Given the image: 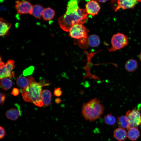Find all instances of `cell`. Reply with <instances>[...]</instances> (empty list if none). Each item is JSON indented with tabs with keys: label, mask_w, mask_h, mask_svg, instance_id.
Listing matches in <instances>:
<instances>
[{
	"label": "cell",
	"mask_w": 141,
	"mask_h": 141,
	"mask_svg": "<svg viewBox=\"0 0 141 141\" xmlns=\"http://www.w3.org/2000/svg\"><path fill=\"white\" fill-rule=\"evenodd\" d=\"M78 4V0H70L65 13L58 18L59 26L63 30L68 32L74 25L83 24L86 21L87 14L84 9L79 8Z\"/></svg>",
	"instance_id": "1"
},
{
	"label": "cell",
	"mask_w": 141,
	"mask_h": 141,
	"mask_svg": "<svg viewBox=\"0 0 141 141\" xmlns=\"http://www.w3.org/2000/svg\"><path fill=\"white\" fill-rule=\"evenodd\" d=\"M104 110L100 101L95 98L83 104L81 113L86 120L92 122L101 118Z\"/></svg>",
	"instance_id": "2"
},
{
	"label": "cell",
	"mask_w": 141,
	"mask_h": 141,
	"mask_svg": "<svg viewBox=\"0 0 141 141\" xmlns=\"http://www.w3.org/2000/svg\"><path fill=\"white\" fill-rule=\"evenodd\" d=\"M42 85L40 83L34 82L28 86L21 90L24 100L32 103L39 107L43 105L41 97Z\"/></svg>",
	"instance_id": "3"
},
{
	"label": "cell",
	"mask_w": 141,
	"mask_h": 141,
	"mask_svg": "<svg viewBox=\"0 0 141 141\" xmlns=\"http://www.w3.org/2000/svg\"><path fill=\"white\" fill-rule=\"evenodd\" d=\"M128 37L124 33L118 32L112 37L111 39V46L108 48L109 52H113L121 49L127 46L129 43Z\"/></svg>",
	"instance_id": "4"
},
{
	"label": "cell",
	"mask_w": 141,
	"mask_h": 141,
	"mask_svg": "<svg viewBox=\"0 0 141 141\" xmlns=\"http://www.w3.org/2000/svg\"><path fill=\"white\" fill-rule=\"evenodd\" d=\"M69 36L74 39H78L87 38L89 30L82 24H76L73 26L69 31Z\"/></svg>",
	"instance_id": "5"
},
{
	"label": "cell",
	"mask_w": 141,
	"mask_h": 141,
	"mask_svg": "<svg viewBox=\"0 0 141 141\" xmlns=\"http://www.w3.org/2000/svg\"><path fill=\"white\" fill-rule=\"evenodd\" d=\"M126 116L129 119L130 127H136L141 125V115L140 109H133L131 111L128 110Z\"/></svg>",
	"instance_id": "6"
},
{
	"label": "cell",
	"mask_w": 141,
	"mask_h": 141,
	"mask_svg": "<svg viewBox=\"0 0 141 141\" xmlns=\"http://www.w3.org/2000/svg\"><path fill=\"white\" fill-rule=\"evenodd\" d=\"M15 8L19 14L31 15L33 6L29 2L17 1L15 2Z\"/></svg>",
	"instance_id": "7"
},
{
	"label": "cell",
	"mask_w": 141,
	"mask_h": 141,
	"mask_svg": "<svg viewBox=\"0 0 141 141\" xmlns=\"http://www.w3.org/2000/svg\"><path fill=\"white\" fill-rule=\"evenodd\" d=\"M85 10L87 14L94 16L98 14L101 7L96 0H90L86 4Z\"/></svg>",
	"instance_id": "8"
},
{
	"label": "cell",
	"mask_w": 141,
	"mask_h": 141,
	"mask_svg": "<svg viewBox=\"0 0 141 141\" xmlns=\"http://www.w3.org/2000/svg\"><path fill=\"white\" fill-rule=\"evenodd\" d=\"M138 0H117V5L115 9V11L121 9H126L133 8Z\"/></svg>",
	"instance_id": "9"
},
{
	"label": "cell",
	"mask_w": 141,
	"mask_h": 141,
	"mask_svg": "<svg viewBox=\"0 0 141 141\" xmlns=\"http://www.w3.org/2000/svg\"><path fill=\"white\" fill-rule=\"evenodd\" d=\"M34 81V78L32 76L27 78L21 76L17 78L16 83L19 87L23 89L28 86Z\"/></svg>",
	"instance_id": "10"
},
{
	"label": "cell",
	"mask_w": 141,
	"mask_h": 141,
	"mask_svg": "<svg viewBox=\"0 0 141 141\" xmlns=\"http://www.w3.org/2000/svg\"><path fill=\"white\" fill-rule=\"evenodd\" d=\"M15 105L17 109L12 108L7 111L5 113L6 117L9 119L13 121L16 120L21 115V111L19 106L17 104Z\"/></svg>",
	"instance_id": "11"
},
{
	"label": "cell",
	"mask_w": 141,
	"mask_h": 141,
	"mask_svg": "<svg viewBox=\"0 0 141 141\" xmlns=\"http://www.w3.org/2000/svg\"><path fill=\"white\" fill-rule=\"evenodd\" d=\"M0 36H8L9 34V31L11 26V24L1 17L0 19Z\"/></svg>",
	"instance_id": "12"
},
{
	"label": "cell",
	"mask_w": 141,
	"mask_h": 141,
	"mask_svg": "<svg viewBox=\"0 0 141 141\" xmlns=\"http://www.w3.org/2000/svg\"><path fill=\"white\" fill-rule=\"evenodd\" d=\"M52 94L50 91L48 90L44 89L42 91L41 97L45 107L50 105L51 100Z\"/></svg>",
	"instance_id": "13"
},
{
	"label": "cell",
	"mask_w": 141,
	"mask_h": 141,
	"mask_svg": "<svg viewBox=\"0 0 141 141\" xmlns=\"http://www.w3.org/2000/svg\"><path fill=\"white\" fill-rule=\"evenodd\" d=\"M114 138L118 141H123L126 138L127 134L126 131L121 127L115 129L113 133Z\"/></svg>",
	"instance_id": "14"
},
{
	"label": "cell",
	"mask_w": 141,
	"mask_h": 141,
	"mask_svg": "<svg viewBox=\"0 0 141 141\" xmlns=\"http://www.w3.org/2000/svg\"><path fill=\"white\" fill-rule=\"evenodd\" d=\"M0 78L2 79L9 77L10 78L14 76V74L13 72H9L5 67L4 63L0 60Z\"/></svg>",
	"instance_id": "15"
},
{
	"label": "cell",
	"mask_w": 141,
	"mask_h": 141,
	"mask_svg": "<svg viewBox=\"0 0 141 141\" xmlns=\"http://www.w3.org/2000/svg\"><path fill=\"white\" fill-rule=\"evenodd\" d=\"M117 122L120 127L126 129L128 130L130 128V122L126 116H122L118 117Z\"/></svg>",
	"instance_id": "16"
},
{
	"label": "cell",
	"mask_w": 141,
	"mask_h": 141,
	"mask_svg": "<svg viewBox=\"0 0 141 141\" xmlns=\"http://www.w3.org/2000/svg\"><path fill=\"white\" fill-rule=\"evenodd\" d=\"M44 9L42 6L40 5H34L32 6L31 15L36 18L40 19L42 16Z\"/></svg>",
	"instance_id": "17"
},
{
	"label": "cell",
	"mask_w": 141,
	"mask_h": 141,
	"mask_svg": "<svg viewBox=\"0 0 141 141\" xmlns=\"http://www.w3.org/2000/svg\"><path fill=\"white\" fill-rule=\"evenodd\" d=\"M140 134L138 127H131L128 130L127 137L131 140L135 141L139 138Z\"/></svg>",
	"instance_id": "18"
},
{
	"label": "cell",
	"mask_w": 141,
	"mask_h": 141,
	"mask_svg": "<svg viewBox=\"0 0 141 141\" xmlns=\"http://www.w3.org/2000/svg\"><path fill=\"white\" fill-rule=\"evenodd\" d=\"M138 63L137 61L133 59L128 60L125 64V68L128 72H132L134 71L137 68Z\"/></svg>",
	"instance_id": "19"
},
{
	"label": "cell",
	"mask_w": 141,
	"mask_h": 141,
	"mask_svg": "<svg viewBox=\"0 0 141 141\" xmlns=\"http://www.w3.org/2000/svg\"><path fill=\"white\" fill-rule=\"evenodd\" d=\"M55 15V11L52 9L48 7L44 9L42 17L44 20L48 21L52 19Z\"/></svg>",
	"instance_id": "20"
},
{
	"label": "cell",
	"mask_w": 141,
	"mask_h": 141,
	"mask_svg": "<svg viewBox=\"0 0 141 141\" xmlns=\"http://www.w3.org/2000/svg\"><path fill=\"white\" fill-rule=\"evenodd\" d=\"M89 45L91 47H95L99 46L100 40L99 37L95 34H92L87 38Z\"/></svg>",
	"instance_id": "21"
},
{
	"label": "cell",
	"mask_w": 141,
	"mask_h": 141,
	"mask_svg": "<svg viewBox=\"0 0 141 141\" xmlns=\"http://www.w3.org/2000/svg\"><path fill=\"white\" fill-rule=\"evenodd\" d=\"M13 85L12 80L7 78H4L1 79L0 85L3 90H7L10 89Z\"/></svg>",
	"instance_id": "22"
},
{
	"label": "cell",
	"mask_w": 141,
	"mask_h": 141,
	"mask_svg": "<svg viewBox=\"0 0 141 141\" xmlns=\"http://www.w3.org/2000/svg\"><path fill=\"white\" fill-rule=\"evenodd\" d=\"M104 121L106 124L113 125L116 122L115 118L111 113L108 114L104 117Z\"/></svg>",
	"instance_id": "23"
},
{
	"label": "cell",
	"mask_w": 141,
	"mask_h": 141,
	"mask_svg": "<svg viewBox=\"0 0 141 141\" xmlns=\"http://www.w3.org/2000/svg\"><path fill=\"white\" fill-rule=\"evenodd\" d=\"M78 41L76 43L77 44L80 48L86 49L89 47V44L87 38H82L78 39H77Z\"/></svg>",
	"instance_id": "24"
},
{
	"label": "cell",
	"mask_w": 141,
	"mask_h": 141,
	"mask_svg": "<svg viewBox=\"0 0 141 141\" xmlns=\"http://www.w3.org/2000/svg\"><path fill=\"white\" fill-rule=\"evenodd\" d=\"M15 62L13 60H9L7 62L5 65V67L7 70L10 72L15 67Z\"/></svg>",
	"instance_id": "25"
},
{
	"label": "cell",
	"mask_w": 141,
	"mask_h": 141,
	"mask_svg": "<svg viewBox=\"0 0 141 141\" xmlns=\"http://www.w3.org/2000/svg\"><path fill=\"white\" fill-rule=\"evenodd\" d=\"M34 68L33 66H31L25 69L23 72V75L24 76H27L31 74L33 72Z\"/></svg>",
	"instance_id": "26"
},
{
	"label": "cell",
	"mask_w": 141,
	"mask_h": 141,
	"mask_svg": "<svg viewBox=\"0 0 141 141\" xmlns=\"http://www.w3.org/2000/svg\"><path fill=\"white\" fill-rule=\"evenodd\" d=\"M62 91L61 88L57 87L54 89V94L55 96L59 97L62 95Z\"/></svg>",
	"instance_id": "27"
},
{
	"label": "cell",
	"mask_w": 141,
	"mask_h": 141,
	"mask_svg": "<svg viewBox=\"0 0 141 141\" xmlns=\"http://www.w3.org/2000/svg\"><path fill=\"white\" fill-rule=\"evenodd\" d=\"M0 139H3L5 135V131L4 128L2 126L0 127Z\"/></svg>",
	"instance_id": "28"
},
{
	"label": "cell",
	"mask_w": 141,
	"mask_h": 141,
	"mask_svg": "<svg viewBox=\"0 0 141 141\" xmlns=\"http://www.w3.org/2000/svg\"><path fill=\"white\" fill-rule=\"evenodd\" d=\"M6 96V95L3 93L1 92L0 93V105H3L4 103V101Z\"/></svg>",
	"instance_id": "29"
},
{
	"label": "cell",
	"mask_w": 141,
	"mask_h": 141,
	"mask_svg": "<svg viewBox=\"0 0 141 141\" xmlns=\"http://www.w3.org/2000/svg\"><path fill=\"white\" fill-rule=\"evenodd\" d=\"M11 93L12 95L15 96H16L18 95L19 93V90L17 88H14Z\"/></svg>",
	"instance_id": "30"
},
{
	"label": "cell",
	"mask_w": 141,
	"mask_h": 141,
	"mask_svg": "<svg viewBox=\"0 0 141 141\" xmlns=\"http://www.w3.org/2000/svg\"><path fill=\"white\" fill-rule=\"evenodd\" d=\"M61 101V100L59 98H57L55 100V103L57 104L60 103Z\"/></svg>",
	"instance_id": "31"
},
{
	"label": "cell",
	"mask_w": 141,
	"mask_h": 141,
	"mask_svg": "<svg viewBox=\"0 0 141 141\" xmlns=\"http://www.w3.org/2000/svg\"><path fill=\"white\" fill-rule=\"evenodd\" d=\"M0 9H1V10H2V11L7 10V9L3 6H2L1 7Z\"/></svg>",
	"instance_id": "32"
},
{
	"label": "cell",
	"mask_w": 141,
	"mask_h": 141,
	"mask_svg": "<svg viewBox=\"0 0 141 141\" xmlns=\"http://www.w3.org/2000/svg\"><path fill=\"white\" fill-rule=\"evenodd\" d=\"M98 2L101 3H103L105 2L108 1V0H97Z\"/></svg>",
	"instance_id": "33"
},
{
	"label": "cell",
	"mask_w": 141,
	"mask_h": 141,
	"mask_svg": "<svg viewBox=\"0 0 141 141\" xmlns=\"http://www.w3.org/2000/svg\"><path fill=\"white\" fill-rule=\"evenodd\" d=\"M139 57L140 60L141 61V52L139 55Z\"/></svg>",
	"instance_id": "34"
},
{
	"label": "cell",
	"mask_w": 141,
	"mask_h": 141,
	"mask_svg": "<svg viewBox=\"0 0 141 141\" xmlns=\"http://www.w3.org/2000/svg\"><path fill=\"white\" fill-rule=\"evenodd\" d=\"M4 0H0V2H3Z\"/></svg>",
	"instance_id": "35"
},
{
	"label": "cell",
	"mask_w": 141,
	"mask_h": 141,
	"mask_svg": "<svg viewBox=\"0 0 141 141\" xmlns=\"http://www.w3.org/2000/svg\"><path fill=\"white\" fill-rule=\"evenodd\" d=\"M22 1H25V0H22Z\"/></svg>",
	"instance_id": "36"
}]
</instances>
